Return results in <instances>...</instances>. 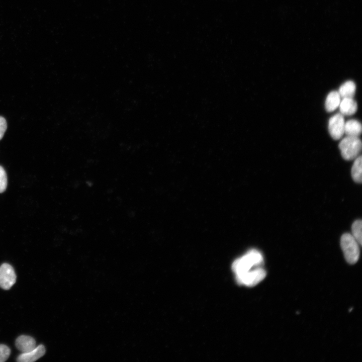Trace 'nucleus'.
<instances>
[{"instance_id":"f257e3e1","label":"nucleus","mask_w":362,"mask_h":362,"mask_svg":"<svg viewBox=\"0 0 362 362\" xmlns=\"http://www.w3.org/2000/svg\"><path fill=\"white\" fill-rule=\"evenodd\" d=\"M263 261L261 253L256 249H252L235 260L232 264V268L235 275H238L260 266Z\"/></svg>"},{"instance_id":"f03ea898","label":"nucleus","mask_w":362,"mask_h":362,"mask_svg":"<svg viewBox=\"0 0 362 362\" xmlns=\"http://www.w3.org/2000/svg\"><path fill=\"white\" fill-rule=\"evenodd\" d=\"M340 246L346 261L352 264L355 263L359 257L360 245L351 234L346 233L341 236Z\"/></svg>"},{"instance_id":"7ed1b4c3","label":"nucleus","mask_w":362,"mask_h":362,"mask_svg":"<svg viewBox=\"0 0 362 362\" xmlns=\"http://www.w3.org/2000/svg\"><path fill=\"white\" fill-rule=\"evenodd\" d=\"M338 147L343 158L351 160L359 156L361 150V142L358 137L347 136L340 142Z\"/></svg>"},{"instance_id":"20e7f679","label":"nucleus","mask_w":362,"mask_h":362,"mask_svg":"<svg viewBox=\"0 0 362 362\" xmlns=\"http://www.w3.org/2000/svg\"><path fill=\"white\" fill-rule=\"evenodd\" d=\"M266 271L260 266L253 268L243 274L235 275L237 283L248 287H253L266 277Z\"/></svg>"},{"instance_id":"39448f33","label":"nucleus","mask_w":362,"mask_h":362,"mask_svg":"<svg viewBox=\"0 0 362 362\" xmlns=\"http://www.w3.org/2000/svg\"><path fill=\"white\" fill-rule=\"evenodd\" d=\"M344 116L340 113L332 116L328 121V130L331 137L335 140L341 138L344 133Z\"/></svg>"},{"instance_id":"423d86ee","label":"nucleus","mask_w":362,"mask_h":362,"mask_svg":"<svg viewBox=\"0 0 362 362\" xmlns=\"http://www.w3.org/2000/svg\"><path fill=\"white\" fill-rule=\"evenodd\" d=\"M16 275L13 267L4 263L0 266V287L9 290L16 283Z\"/></svg>"},{"instance_id":"0eeeda50","label":"nucleus","mask_w":362,"mask_h":362,"mask_svg":"<svg viewBox=\"0 0 362 362\" xmlns=\"http://www.w3.org/2000/svg\"><path fill=\"white\" fill-rule=\"evenodd\" d=\"M45 353V348L43 345L40 344L33 350L23 352L17 357V360L19 362H33L37 360L43 356Z\"/></svg>"},{"instance_id":"6e6552de","label":"nucleus","mask_w":362,"mask_h":362,"mask_svg":"<svg viewBox=\"0 0 362 362\" xmlns=\"http://www.w3.org/2000/svg\"><path fill=\"white\" fill-rule=\"evenodd\" d=\"M15 344L17 348L22 353L30 351L36 347L35 340L30 336L25 335L19 336Z\"/></svg>"},{"instance_id":"1a4fd4ad","label":"nucleus","mask_w":362,"mask_h":362,"mask_svg":"<svg viewBox=\"0 0 362 362\" xmlns=\"http://www.w3.org/2000/svg\"><path fill=\"white\" fill-rule=\"evenodd\" d=\"M340 113L343 116L353 115L357 111L356 102L353 98H343L339 105Z\"/></svg>"},{"instance_id":"9d476101","label":"nucleus","mask_w":362,"mask_h":362,"mask_svg":"<svg viewBox=\"0 0 362 362\" xmlns=\"http://www.w3.org/2000/svg\"><path fill=\"white\" fill-rule=\"evenodd\" d=\"M341 97L337 91H332L327 95L325 103L327 112H331L335 110L339 105Z\"/></svg>"},{"instance_id":"9b49d317","label":"nucleus","mask_w":362,"mask_h":362,"mask_svg":"<svg viewBox=\"0 0 362 362\" xmlns=\"http://www.w3.org/2000/svg\"><path fill=\"white\" fill-rule=\"evenodd\" d=\"M361 125L356 120H349L345 122L344 133L348 136L358 137L361 133Z\"/></svg>"},{"instance_id":"f8f14e48","label":"nucleus","mask_w":362,"mask_h":362,"mask_svg":"<svg viewBox=\"0 0 362 362\" xmlns=\"http://www.w3.org/2000/svg\"><path fill=\"white\" fill-rule=\"evenodd\" d=\"M355 89L356 85L355 83L351 80H348L345 82L339 87L338 92L341 98H353Z\"/></svg>"},{"instance_id":"ddd939ff","label":"nucleus","mask_w":362,"mask_h":362,"mask_svg":"<svg viewBox=\"0 0 362 362\" xmlns=\"http://www.w3.org/2000/svg\"><path fill=\"white\" fill-rule=\"evenodd\" d=\"M354 161L351 168V176L353 180L357 183H361L362 181V158L361 156H358L354 159Z\"/></svg>"},{"instance_id":"4468645a","label":"nucleus","mask_w":362,"mask_h":362,"mask_svg":"<svg viewBox=\"0 0 362 362\" xmlns=\"http://www.w3.org/2000/svg\"><path fill=\"white\" fill-rule=\"evenodd\" d=\"M362 222L361 220H355L351 226V235L357 241L360 246L361 245L362 242V232H361Z\"/></svg>"},{"instance_id":"2eb2a0df","label":"nucleus","mask_w":362,"mask_h":362,"mask_svg":"<svg viewBox=\"0 0 362 362\" xmlns=\"http://www.w3.org/2000/svg\"><path fill=\"white\" fill-rule=\"evenodd\" d=\"M7 186V176L4 168L0 166V193L4 192Z\"/></svg>"},{"instance_id":"dca6fc26","label":"nucleus","mask_w":362,"mask_h":362,"mask_svg":"<svg viewBox=\"0 0 362 362\" xmlns=\"http://www.w3.org/2000/svg\"><path fill=\"white\" fill-rule=\"evenodd\" d=\"M11 353L10 348L6 345L0 344V362L6 361Z\"/></svg>"},{"instance_id":"f3484780","label":"nucleus","mask_w":362,"mask_h":362,"mask_svg":"<svg viewBox=\"0 0 362 362\" xmlns=\"http://www.w3.org/2000/svg\"><path fill=\"white\" fill-rule=\"evenodd\" d=\"M7 128V124L5 119L0 116V140L3 138Z\"/></svg>"}]
</instances>
